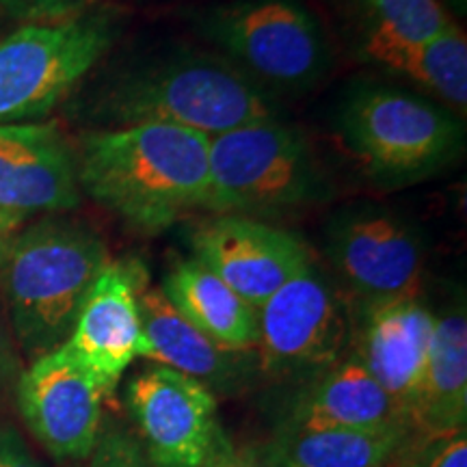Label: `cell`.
<instances>
[{
	"mask_svg": "<svg viewBox=\"0 0 467 467\" xmlns=\"http://www.w3.org/2000/svg\"><path fill=\"white\" fill-rule=\"evenodd\" d=\"M210 137L141 124L87 134L76 151L78 186L128 225L154 234L206 208Z\"/></svg>",
	"mask_w": 467,
	"mask_h": 467,
	"instance_id": "1",
	"label": "cell"
},
{
	"mask_svg": "<svg viewBox=\"0 0 467 467\" xmlns=\"http://www.w3.org/2000/svg\"><path fill=\"white\" fill-rule=\"evenodd\" d=\"M104 124H165L208 137L255 121L277 119L275 109L249 76L206 55H178L137 63L110 78L98 96Z\"/></svg>",
	"mask_w": 467,
	"mask_h": 467,
	"instance_id": "2",
	"label": "cell"
},
{
	"mask_svg": "<svg viewBox=\"0 0 467 467\" xmlns=\"http://www.w3.org/2000/svg\"><path fill=\"white\" fill-rule=\"evenodd\" d=\"M109 262L100 236L72 221H39L11 236L0 282L17 342L33 361L66 344Z\"/></svg>",
	"mask_w": 467,
	"mask_h": 467,
	"instance_id": "3",
	"label": "cell"
},
{
	"mask_svg": "<svg viewBox=\"0 0 467 467\" xmlns=\"http://www.w3.org/2000/svg\"><path fill=\"white\" fill-rule=\"evenodd\" d=\"M208 173L206 208L230 217L288 213L312 202L320 189L306 141L279 119L210 137Z\"/></svg>",
	"mask_w": 467,
	"mask_h": 467,
	"instance_id": "4",
	"label": "cell"
},
{
	"mask_svg": "<svg viewBox=\"0 0 467 467\" xmlns=\"http://www.w3.org/2000/svg\"><path fill=\"white\" fill-rule=\"evenodd\" d=\"M340 132L350 154L381 182L426 178L463 148V126L448 110L394 87L355 91L342 109Z\"/></svg>",
	"mask_w": 467,
	"mask_h": 467,
	"instance_id": "5",
	"label": "cell"
},
{
	"mask_svg": "<svg viewBox=\"0 0 467 467\" xmlns=\"http://www.w3.org/2000/svg\"><path fill=\"white\" fill-rule=\"evenodd\" d=\"M109 9L61 25H25L0 37V126L31 124L57 107L115 42Z\"/></svg>",
	"mask_w": 467,
	"mask_h": 467,
	"instance_id": "6",
	"label": "cell"
},
{
	"mask_svg": "<svg viewBox=\"0 0 467 467\" xmlns=\"http://www.w3.org/2000/svg\"><path fill=\"white\" fill-rule=\"evenodd\" d=\"M202 31L255 78L277 87H306L327 66L320 26L296 0L223 5L203 17Z\"/></svg>",
	"mask_w": 467,
	"mask_h": 467,
	"instance_id": "7",
	"label": "cell"
},
{
	"mask_svg": "<svg viewBox=\"0 0 467 467\" xmlns=\"http://www.w3.org/2000/svg\"><path fill=\"white\" fill-rule=\"evenodd\" d=\"M348 318L314 262L258 309V361L271 375L323 372L340 361Z\"/></svg>",
	"mask_w": 467,
	"mask_h": 467,
	"instance_id": "8",
	"label": "cell"
},
{
	"mask_svg": "<svg viewBox=\"0 0 467 467\" xmlns=\"http://www.w3.org/2000/svg\"><path fill=\"white\" fill-rule=\"evenodd\" d=\"M126 396L151 467H203L225 441L214 392L197 379L156 364Z\"/></svg>",
	"mask_w": 467,
	"mask_h": 467,
	"instance_id": "9",
	"label": "cell"
},
{
	"mask_svg": "<svg viewBox=\"0 0 467 467\" xmlns=\"http://www.w3.org/2000/svg\"><path fill=\"white\" fill-rule=\"evenodd\" d=\"M109 392L87 368L58 347L22 375L17 402L31 433L55 459H87L102 433Z\"/></svg>",
	"mask_w": 467,
	"mask_h": 467,
	"instance_id": "10",
	"label": "cell"
},
{
	"mask_svg": "<svg viewBox=\"0 0 467 467\" xmlns=\"http://www.w3.org/2000/svg\"><path fill=\"white\" fill-rule=\"evenodd\" d=\"M327 251L350 292L377 303L416 296L424 249L413 227L385 210H350L336 217Z\"/></svg>",
	"mask_w": 467,
	"mask_h": 467,
	"instance_id": "11",
	"label": "cell"
},
{
	"mask_svg": "<svg viewBox=\"0 0 467 467\" xmlns=\"http://www.w3.org/2000/svg\"><path fill=\"white\" fill-rule=\"evenodd\" d=\"M148 271L139 260L109 262L87 292L66 344L110 394L134 359L151 358L139 314V292Z\"/></svg>",
	"mask_w": 467,
	"mask_h": 467,
	"instance_id": "12",
	"label": "cell"
},
{
	"mask_svg": "<svg viewBox=\"0 0 467 467\" xmlns=\"http://www.w3.org/2000/svg\"><path fill=\"white\" fill-rule=\"evenodd\" d=\"M195 260L260 309L285 282L312 265L307 244L265 221L217 214L192 232Z\"/></svg>",
	"mask_w": 467,
	"mask_h": 467,
	"instance_id": "13",
	"label": "cell"
},
{
	"mask_svg": "<svg viewBox=\"0 0 467 467\" xmlns=\"http://www.w3.org/2000/svg\"><path fill=\"white\" fill-rule=\"evenodd\" d=\"M80 202L76 151L57 124L0 126V227L16 234L28 217Z\"/></svg>",
	"mask_w": 467,
	"mask_h": 467,
	"instance_id": "14",
	"label": "cell"
},
{
	"mask_svg": "<svg viewBox=\"0 0 467 467\" xmlns=\"http://www.w3.org/2000/svg\"><path fill=\"white\" fill-rule=\"evenodd\" d=\"M435 314L418 296L366 303L358 358L402 413L411 418L422 389Z\"/></svg>",
	"mask_w": 467,
	"mask_h": 467,
	"instance_id": "15",
	"label": "cell"
},
{
	"mask_svg": "<svg viewBox=\"0 0 467 467\" xmlns=\"http://www.w3.org/2000/svg\"><path fill=\"white\" fill-rule=\"evenodd\" d=\"M139 314L151 358L159 366L197 379L206 388H232L243 379L249 353L227 350L189 323L162 288L145 284L139 292Z\"/></svg>",
	"mask_w": 467,
	"mask_h": 467,
	"instance_id": "16",
	"label": "cell"
},
{
	"mask_svg": "<svg viewBox=\"0 0 467 467\" xmlns=\"http://www.w3.org/2000/svg\"><path fill=\"white\" fill-rule=\"evenodd\" d=\"M399 418L409 416L400 411L358 358H348L327 368L303 389L285 429H364Z\"/></svg>",
	"mask_w": 467,
	"mask_h": 467,
	"instance_id": "17",
	"label": "cell"
},
{
	"mask_svg": "<svg viewBox=\"0 0 467 467\" xmlns=\"http://www.w3.org/2000/svg\"><path fill=\"white\" fill-rule=\"evenodd\" d=\"M418 433L411 418H399L364 429H285L266 448L282 467H388L400 461Z\"/></svg>",
	"mask_w": 467,
	"mask_h": 467,
	"instance_id": "18",
	"label": "cell"
},
{
	"mask_svg": "<svg viewBox=\"0 0 467 467\" xmlns=\"http://www.w3.org/2000/svg\"><path fill=\"white\" fill-rule=\"evenodd\" d=\"M162 292L189 323L219 347L238 353L258 347V309L200 260L178 262L169 271Z\"/></svg>",
	"mask_w": 467,
	"mask_h": 467,
	"instance_id": "19",
	"label": "cell"
},
{
	"mask_svg": "<svg viewBox=\"0 0 467 467\" xmlns=\"http://www.w3.org/2000/svg\"><path fill=\"white\" fill-rule=\"evenodd\" d=\"M467 420V318L465 309L435 317L422 389L411 422L422 435L465 431Z\"/></svg>",
	"mask_w": 467,
	"mask_h": 467,
	"instance_id": "20",
	"label": "cell"
},
{
	"mask_svg": "<svg viewBox=\"0 0 467 467\" xmlns=\"http://www.w3.org/2000/svg\"><path fill=\"white\" fill-rule=\"evenodd\" d=\"M368 61L424 87L452 109L467 107V37L457 25L426 42H361Z\"/></svg>",
	"mask_w": 467,
	"mask_h": 467,
	"instance_id": "21",
	"label": "cell"
},
{
	"mask_svg": "<svg viewBox=\"0 0 467 467\" xmlns=\"http://www.w3.org/2000/svg\"><path fill=\"white\" fill-rule=\"evenodd\" d=\"M361 42H426L454 25L440 0H355Z\"/></svg>",
	"mask_w": 467,
	"mask_h": 467,
	"instance_id": "22",
	"label": "cell"
},
{
	"mask_svg": "<svg viewBox=\"0 0 467 467\" xmlns=\"http://www.w3.org/2000/svg\"><path fill=\"white\" fill-rule=\"evenodd\" d=\"M96 0H0V14L22 25H61L93 9Z\"/></svg>",
	"mask_w": 467,
	"mask_h": 467,
	"instance_id": "23",
	"label": "cell"
},
{
	"mask_svg": "<svg viewBox=\"0 0 467 467\" xmlns=\"http://www.w3.org/2000/svg\"><path fill=\"white\" fill-rule=\"evenodd\" d=\"M402 467H467V435L465 431L443 435H424V440L411 443L405 452Z\"/></svg>",
	"mask_w": 467,
	"mask_h": 467,
	"instance_id": "24",
	"label": "cell"
},
{
	"mask_svg": "<svg viewBox=\"0 0 467 467\" xmlns=\"http://www.w3.org/2000/svg\"><path fill=\"white\" fill-rule=\"evenodd\" d=\"M91 454L93 467H151L139 443L119 429L100 433Z\"/></svg>",
	"mask_w": 467,
	"mask_h": 467,
	"instance_id": "25",
	"label": "cell"
},
{
	"mask_svg": "<svg viewBox=\"0 0 467 467\" xmlns=\"http://www.w3.org/2000/svg\"><path fill=\"white\" fill-rule=\"evenodd\" d=\"M203 467H282L268 448H234L227 440Z\"/></svg>",
	"mask_w": 467,
	"mask_h": 467,
	"instance_id": "26",
	"label": "cell"
},
{
	"mask_svg": "<svg viewBox=\"0 0 467 467\" xmlns=\"http://www.w3.org/2000/svg\"><path fill=\"white\" fill-rule=\"evenodd\" d=\"M0 467H42L7 424H0Z\"/></svg>",
	"mask_w": 467,
	"mask_h": 467,
	"instance_id": "27",
	"label": "cell"
},
{
	"mask_svg": "<svg viewBox=\"0 0 467 467\" xmlns=\"http://www.w3.org/2000/svg\"><path fill=\"white\" fill-rule=\"evenodd\" d=\"M11 236H14V234L5 232L3 227H0V266H3V260H5V251H7V244H9V241H11Z\"/></svg>",
	"mask_w": 467,
	"mask_h": 467,
	"instance_id": "28",
	"label": "cell"
},
{
	"mask_svg": "<svg viewBox=\"0 0 467 467\" xmlns=\"http://www.w3.org/2000/svg\"><path fill=\"white\" fill-rule=\"evenodd\" d=\"M5 359V342H3V331H0V366H3Z\"/></svg>",
	"mask_w": 467,
	"mask_h": 467,
	"instance_id": "29",
	"label": "cell"
},
{
	"mask_svg": "<svg viewBox=\"0 0 467 467\" xmlns=\"http://www.w3.org/2000/svg\"><path fill=\"white\" fill-rule=\"evenodd\" d=\"M5 20H7V17H5L3 14H0V26H3V22H5ZM0 37H3V35H0Z\"/></svg>",
	"mask_w": 467,
	"mask_h": 467,
	"instance_id": "30",
	"label": "cell"
}]
</instances>
